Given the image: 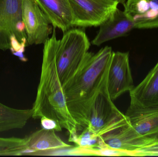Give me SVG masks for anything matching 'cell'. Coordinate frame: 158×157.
Listing matches in <instances>:
<instances>
[{
  "label": "cell",
  "instance_id": "1",
  "mask_svg": "<svg viewBox=\"0 0 158 157\" xmlns=\"http://www.w3.org/2000/svg\"><path fill=\"white\" fill-rule=\"evenodd\" d=\"M113 52L107 46L96 53L88 52L77 71L63 86L68 110L79 131L88 127L90 109L107 75Z\"/></svg>",
  "mask_w": 158,
  "mask_h": 157
},
{
  "label": "cell",
  "instance_id": "2",
  "mask_svg": "<svg viewBox=\"0 0 158 157\" xmlns=\"http://www.w3.org/2000/svg\"><path fill=\"white\" fill-rule=\"evenodd\" d=\"M44 43L42 64L37 96L32 109L34 119L46 117L58 123L69 134L72 142L79 131L74 119L68 110L65 98L56 69V55L58 40L56 28Z\"/></svg>",
  "mask_w": 158,
  "mask_h": 157
},
{
  "label": "cell",
  "instance_id": "3",
  "mask_svg": "<svg viewBox=\"0 0 158 157\" xmlns=\"http://www.w3.org/2000/svg\"><path fill=\"white\" fill-rule=\"evenodd\" d=\"M91 43L84 30L72 28L58 40L56 61L62 86L75 74L81 64Z\"/></svg>",
  "mask_w": 158,
  "mask_h": 157
},
{
  "label": "cell",
  "instance_id": "4",
  "mask_svg": "<svg viewBox=\"0 0 158 157\" xmlns=\"http://www.w3.org/2000/svg\"><path fill=\"white\" fill-rule=\"evenodd\" d=\"M106 77L100 86L90 109L88 128L98 136H101L130 123L114 105L107 87Z\"/></svg>",
  "mask_w": 158,
  "mask_h": 157
},
{
  "label": "cell",
  "instance_id": "5",
  "mask_svg": "<svg viewBox=\"0 0 158 157\" xmlns=\"http://www.w3.org/2000/svg\"><path fill=\"white\" fill-rule=\"evenodd\" d=\"M73 11V27L98 26L118 8L116 0H69Z\"/></svg>",
  "mask_w": 158,
  "mask_h": 157
},
{
  "label": "cell",
  "instance_id": "6",
  "mask_svg": "<svg viewBox=\"0 0 158 157\" xmlns=\"http://www.w3.org/2000/svg\"><path fill=\"white\" fill-rule=\"evenodd\" d=\"M129 52H113L107 77L109 95L113 101L134 88Z\"/></svg>",
  "mask_w": 158,
  "mask_h": 157
},
{
  "label": "cell",
  "instance_id": "7",
  "mask_svg": "<svg viewBox=\"0 0 158 157\" xmlns=\"http://www.w3.org/2000/svg\"><path fill=\"white\" fill-rule=\"evenodd\" d=\"M22 19L28 44H44L52 32L51 23L34 0H23Z\"/></svg>",
  "mask_w": 158,
  "mask_h": 157
},
{
  "label": "cell",
  "instance_id": "8",
  "mask_svg": "<svg viewBox=\"0 0 158 157\" xmlns=\"http://www.w3.org/2000/svg\"><path fill=\"white\" fill-rule=\"evenodd\" d=\"M106 146L116 150L134 153L158 141L142 136L133 128L130 122L100 136Z\"/></svg>",
  "mask_w": 158,
  "mask_h": 157
},
{
  "label": "cell",
  "instance_id": "9",
  "mask_svg": "<svg viewBox=\"0 0 158 157\" xmlns=\"http://www.w3.org/2000/svg\"><path fill=\"white\" fill-rule=\"evenodd\" d=\"M125 115L138 133L158 141V105L146 107L130 105Z\"/></svg>",
  "mask_w": 158,
  "mask_h": 157
},
{
  "label": "cell",
  "instance_id": "10",
  "mask_svg": "<svg viewBox=\"0 0 158 157\" xmlns=\"http://www.w3.org/2000/svg\"><path fill=\"white\" fill-rule=\"evenodd\" d=\"M99 26L98 33L92 41L93 45L97 46L125 36L135 28V24L132 18L125 11L117 8Z\"/></svg>",
  "mask_w": 158,
  "mask_h": 157
},
{
  "label": "cell",
  "instance_id": "11",
  "mask_svg": "<svg viewBox=\"0 0 158 157\" xmlns=\"http://www.w3.org/2000/svg\"><path fill=\"white\" fill-rule=\"evenodd\" d=\"M25 138L26 147L31 150L30 155H52L73 147L64 143L54 130L42 128Z\"/></svg>",
  "mask_w": 158,
  "mask_h": 157
},
{
  "label": "cell",
  "instance_id": "12",
  "mask_svg": "<svg viewBox=\"0 0 158 157\" xmlns=\"http://www.w3.org/2000/svg\"><path fill=\"white\" fill-rule=\"evenodd\" d=\"M54 28L63 33L73 27V11L69 0H34Z\"/></svg>",
  "mask_w": 158,
  "mask_h": 157
},
{
  "label": "cell",
  "instance_id": "13",
  "mask_svg": "<svg viewBox=\"0 0 158 157\" xmlns=\"http://www.w3.org/2000/svg\"><path fill=\"white\" fill-rule=\"evenodd\" d=\"M130 95L131 106L158 105V62L145 78L130 91Z\"/></svg>",
  "mask_w": 158,
  "mask_h": 157
},
{
  "label": "cell",
  "instance_id": "14",
  "mask_svg": "<svg viewBox=\"0 0 158 157\" xmlns=\"http://www.w3.org/2000/svg\"><path fill=\"white\" fill-rule=\"evenodd\" d=\"M23 0H0V21L21 42L27 39L22 19Z\"/></svg>",
  "mask_w": 158,
  "mask_h": 157
},
{
  "label": "cell",
  "instance_id": "15",
  "mask_svg": "<svg viewBox=\"0 0 158 157\" xmlns=\"http://www.w3.org/2000/svg\"><path fill=\"white\" fill-rule=\"evenodd\" d=\"M123 6L124 11L133 19L135 28L158 27V0H141Z\"/></svg>",
  "mask_w": 158,
  "mask_h": 157
},
{
  "label": "cell",
  "instance_id": "16",
  "mask_svg": "<svg viewBox=\"0 0 158 157\" xmlns=\"http://www.w3.org/2000/svg\"><path fill=\"white\" fill-rule=\"evenodd\" d=\"M33 110L16 109L0 103V133L22 129L32 118Z\"/></svg>",
  "mask_w": 158,
  "mask_h": 157
},
{
  "label": "cell",
  "instance_id": "17",
  "mask_svg": "<svg viewBox=\"0 0 158 157\" xmlns=\"http://www.w3.org/2000/svg\"><path fill=\"white\" fill-rule=\"evenodd\" d=\"M73 143L78 147L85 149H93L107 147L100 136L95 134L88 127L84 128L80 134L77 135Z\"/></svg>",
  "mask_w": 158,
  "mask_h": 157
},
{
  "label": "cell",
  "instance_id": "18",
  "mask_svg": "<svg viewBox=\"0 0 158 157\" xmlns=\"http://www.w3.org/2000/svg\"><path fill=\"white\" fill-rule=\"evenodd\" d=\"M10 48L9 49L15 56L18 57L19 59L22 62H27V59L25 57L24 53L25 51L26 46L28 44L27 39L23 41H19L15 36L11 35L10 37Z\"/></svg>",
  "mask_w": 158,
  "mask_h": 157
},
{
  "label": "cell",
  "instance_id": "19",
  "mask_svg": "<svg viewBox=\"0 0 158 157\" xmlns=\"http://www.w3.org/2000/svg\"><path fill=\"white\" fill-rule=\"evenodd\" d=\"M11 35L7 28L0 21V50L5 51L10 49Z\"/></svg>",
  "mask_w": 158,
  "mask_h": 157
},
{
  "label": "cell",
  "instance_id": "20",
  "mask_svg": "<svg viewBox=\"0 0 158 157\" xmlns=\"http://www.w3.org/2000/svg\"><path fill=\"white\" fill-rule=\"evenodd\" d=\"M26 148V145L0 146V156H21V152Z\"/></svg>",
  "mask_w": 158,
  "mask_h": 157
},
{
  "label": "cell",
  "instance_id": "21",
  "mask_svg": "<svg viewBox=\"0 0 158 157\" xmlns=\"http://www.w3.org/2000/svg\"><path fill=\"white\" fill-rule=\"evenodd\" d=\"M133 156H158V142L134 153Z\"/></svg>",
  "mask_w": 158,
  "mask_h": 157
},
{
  "label": "cell",
  "instance_id": "22",
  "mask_svg": "<svg viewBox=\"0 0 158 157\" xmlns=\"http://www.w3.org/2000/svg\"><path fill=\"white\" fill-rule=\"evenodd\" d=\"M42 127L46 130H54L56 131L60 132L62 129L60 124L54 120L46 117H43L40 119Z\"/></svg>",
  "mask_w": 158,
  "mask_h": 157
},
{
  "label": "cell",
  "instance_id": "23",
  "mask_svg": "<svg viewBox=\"0 0 158 157\" xmlns=\"http://www.w3.org/2000/svg\"><path fill=\"white\" fill-rule=\"evenodd\" d=\"M26 145L25 138H1L0 137V146H18Z\"/></svg>",
  "mask_w": 158,
  "mask_h": 157
},
{
  "label": "cell",
  "instance_id": "24",
  "mask_svg": "<svg viewBox=\"0 0 158 157\" xmlns=\"http://www.w3.org/2000/svg\"><path fill=\"white\" fill-rule=\"evenodd\" d=\"M141 0H127L126 3L123 5L130 6L137 2Z\"/></svg>",
  "mask_w": 158,
  "mask_h": 157
},
{
  "label": "cell",
  "instance_id": "25",
  "mask_svg": "<svg viewBox=\"0 0 158 157\" xmlns=\"http://www.w3.org/2000/svg\"><path fill=\"white\" fill-rule=\"evenodd\" d=\"M116 1L118 2L119 3L122 4L123 5L126 3V0H116Z\"/></svg>",
  "mask_w": 158,
  "mask_h": 157
}]
</instances>
